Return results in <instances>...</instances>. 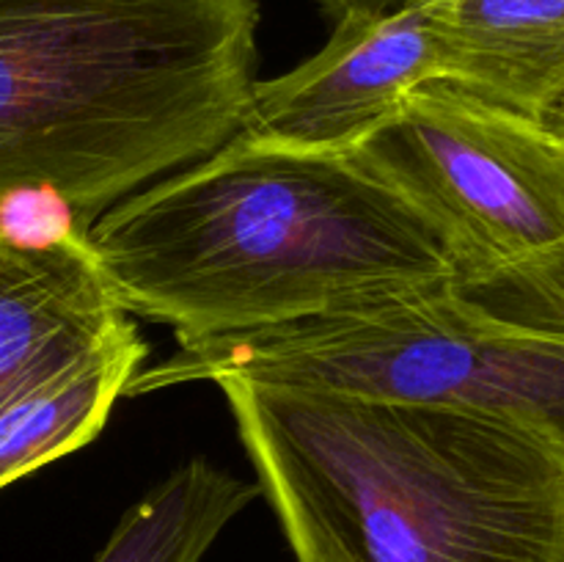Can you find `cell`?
<instances>
[{
    "label": "cell",
    "mask_w": 564,
    "mask_h": 562,
    "mask_svg": "<svg viewBox=\"0 0 564 562\" xmlns=\"http://www.w3.org/2000/svg\"><path fill=\"white\" fill-rule=\"evenodd\" d=\"M86 237L121 309L176 342L460 279L427 215L356 154L246 132L113 204Z\"/></svg>",
    "instance_id": "6da1fadb"
},
{
    "label": "cell",
    "mask_w": 564,
    "mask_h": 562,
    "mask_svg": "<svg viewBox=\"0 0 564 562\" xmlns=\"http://www.w3.org/2000/svg\"><path fill=\"white\" fill-rule=\"evenodd\" d=\"M295 562H564V450L430 402L220 380Z\"/></svg>",
    "instance_id": "7a4b0ae2"
},
{
    "label": "cell",
    "mask_w": 564,
    "mask_h": 562,
    "mask_svg": "<svg viewBox=\"0 0 564 562\" xmlns=\"http://www.w3.org/2000/svg\"><path fill=\"white\" fill-rule=\"evenodd\" d=\"M259 0H0V218L83 231L242 132Z\"/></svg>",
    "instance_id": "3957f363"
},
{
    "label": "cell",
    "mask_w": 564,
    "mask_h": 562,
    "mask_svg": "<svg viewBox=\"0 0 564 562\" xmlns=\"http://www.w3.org/2000/svg\"><path fill=\"white\" fill-rule=\"evenodd\" d=\"M198 380L466 408L534 430L564 450V334L490 317L457 298L455 287L176 342L165 361L138 369L124 397Z\"/></svg>",
    "instance_id": "277c9868"
},
{
    "label": "cell",
    "mask_w": 564,
    "mask_h": 562,
    "mask_svg": "<svg viewBox=\"0 0 564 562\" xmlns=\"http://www.w3.org/2000/svg\"><path fill=\"white\" fill-rule=\"evenodd\" d=\"M352 154L427 215L460 279L564 246V147L457 83L419 86Z\"/></svg>",
    "instance_id": "5b68a950"
},
{
    "label": "cell",
    "mask_w": 564,
    "mask_h": 562,
    "mask_svg": "<svg viewBox=\"0 0 564 562\" xmlns=\"http://www.w3.org/2000/svg\"><path fill=\"white\" fill-rule=\"evenodd\" d=\"M444 80L422 0L334 25L319 53L270 80H257L242 132L317 152H352L397 114L408 94Z\"/></svg>",
    "instance_id": "8992f818"
},
{
    "label": "cell",
    "mask_w": 564,
    "mask_h": 562,
    "mask_svg": "<svg viewBox=\"0 0 564 562\" xmlns=\"http://www.w3.org/2000/svg\"><path fill=\"white\" fill-rule=\"evenodd\" d=\"M127 320L83 231L36 240L0 218V408Z\"/></svg>",
    "instance_id": "52a82bcc"
},
{
    "label": "cell",
    "mask_w": 564,
    "mask_h": 562,
    "mask_svg": "<svg viewBox=\"0 0 564 562\" xmlns=\"http://www.w3.org/2000/svg\"><path fill=\"white\" fill-rule=\"evenodd\" d=\"M444 80L545 121L564 102V0H422Z\"/></svg>",
    "instance_id": "ba28073f"
},
{
    "label": "cell",
    "mask_w": 564,
    "mask_h": 562,
    "mask_svg": "<svg viewBox=\"0 0 564 562\" xmlns=\"http://www.w3.org/2000/svg\"><path fill=\"white\" fill-rule=\"evenodd\" d=\"M143 358L147 342L127 320L102 345L6 402L0 408V488L97 439Z\"/></svg>",
    "instance_id": "9c48e42d"
},
{
    "label": "cell",
    "mask_w": 564,
    "mask_h": 562,
    "mask_svg": "<svg viewBox=\"0 0 564 562\" xmlns=\"http://www.w3.org/2000/svg\"><path fill=\"white\" fill-rule=\"evenodd\" d=\"M259 494V483L191 457L121 516L94 562H202Z\"/></svg>",
    "instance_id": "30bf717a"
},
{
    "label": "cell",
    "mask_w": 564,
    "mask_h": 562,
    "mask_svg": "<svg viewBox=\"0 0 564 562\" xmlns=\"http://www.w3.org/2000/svg\"><path fill=\"white\" fill-rule=\"evenodd\" d=\"M455 292L496 320L564 334V246L529 262L468 275L457 281Z\"/></svg>",
    "instance_id": "8fae6325"
},
{
    "label": "cell",
    "mask_w": 564,
    "mask_h": 562,
    "mask_svg": "<svg viewBox=\"0 0 564 562\" xmlns=\"http://www.w3.org/2000/svg\"><path fill=\"white\" fill-rule=\"evenodd\" d=\"M314 3L334 20V25H339V22L386 14V11L397 9L402 0H314Z\"/></svg>",
    "instance_id": "7c38bea8"
},
{
    "label": "cell",
    "mask_w": 564,
    "mask_h": 562,
    "mask_svg": "<svg viewBox=\"0 0 564 562\" xmlns=\"http://www.w3.org/2000/svg\"><path fill=\"white\" fill-rule=\"evenodd\" d=\"M543 125L549 127L551 132H554V138H556V141H560L562 147H564V102L560 105V108L554 110V114L549 116V119L543 121Z\"/></svg>",
    "instance_id": "4fadbf2b"
}]
</instances>
